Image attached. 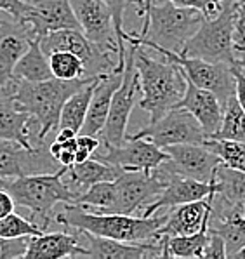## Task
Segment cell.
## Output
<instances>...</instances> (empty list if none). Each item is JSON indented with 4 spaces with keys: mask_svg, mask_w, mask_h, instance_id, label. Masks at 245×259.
<instances>
[{
    "mask_svg": "<svg viewBox=\"0 0 245 259\" xmlns=\"http://www.w3.org/2000/svg\"><path fill=\"white\" fill-rule=\"evenodd\" d=\"M214 185L216 193L231 204L245 207V170H236L219 164L214 174Z\"/></svg>",
    "mask_w": 245,
    "mask_h": 259,
    "instance_id": "cell-29",
    "label": "cell"
},
{
    "mask_svg": "<svg viewBox=\"0 0 245 259\" xmlns=\"http://www.w3.org/2000/svg\"><path fill=\"white\" fill-rule=\"evenodd\" d=\"M110 7L113 16V25H115L117 38H118V65H125V30H124V13L130 4V0H103Z\"/></svg>",
    "mask_w": 245,
    "mask_h": 259,
    "instance_id": "cell-35",
    "label": "cell"
},
{
    "mask_svg": "<svg viewBox=\"0 0 245 259\" xmlns=\"http://www.w3.org/2000/svg\"><path fill=\"white\" fill-rule=\"evenodd\" d=\"M94 78L82 77L73 78V80H61V78L53 77L43 82H28L18 78L13 94L14 105L19 110L28 111L38 122V127H40L38 139L47 141L49 134L59 127V117H61V110L66 99Z\"/></svg>",
    "mask_w": 245,
    "mask_h": 259,
    "instance_id": "cell-5",
    "label": "cell"
},
{
    "mask_svg": "<svg viewBox=\"0 0 245 259\" xmlns=\"http://www.w3.org/2000/svg\"><path fill=\"white\" fill-rule=\"evenodd\" d=\"M120 170L122 169H118L115 165L105 164V162L90 157L85 162H78V164L66 167L63 179L78 197L87 188H90V186L100 181H115Z\"/></svg>",
    "mask_w": 245,
    "mask_h": 259,
    "instance_id": "cell-25",
    "label": "cell"
},
{
    "mask_svg": "<svg viewBox=\"0 0 245 259\" xmlns=\"http://www.w3.org/2000/svg\"><path fill=\"white\" fill-rule=\"evenodd\" d=\"M169 160L162 167L181 176L199 179V181L212 183L217 165L221 160L212 153L204 143H181V145L164 146Z\"/></svg>",
    "mask_w": 245,
    "mask_h": 259,
    "instance_id": "cell-14",
    "label": "cell"
},
{
    "mask_svg": "<svg viewBox=\"0 0 245 259\" xmlns=\"http://www.w3.org/2000/svg\"><path fill=\"white\" fill-rule=\"evenodd\" d=\"M243 218H245V207H243Z\"/></svg>",
    "mask_w": 245,
    "mask_h": 259,
    "instance_id": "cell-45",
    "label": "cell"
},
{
    "mask_svg": "<svg viewBox=\"0 0 245 259\" xmlns=\"http://www.w3.org/2000/svg\"><path fill=\"white\" fill-rule=\"evenodd\" d=\"M75 232V230H73ZM63 257H89L87 247L82 245L78 233H40L28 240L25 259H63Z\"/></svg>",
    "mask_w": 245,
    "mask_h": 259,
    "instance_id": "cell-23",
    "label": "cell"
},
{
    "mask_svg": "<svg viewBox=\"0 0 245 259\" xmlns=\"http://www.w3.org/2000/svg\"><path fill=\"white\" fill-rule=\"evenodd\" d=\"M65 169L66 167H61L56 172L0 179V188L9 191L16 205L28 209L31 221L37 223L45 232L54 218L56 205L75 204L77 200V195L63 179Z\"/></svg>",
    "mask_w": 245,
    "mask_h": 259,
    "instance_id": "cell-4",
    "label": "cell"
},
{
    "mask_svg": "<svg viewBox=\"0 0 245 259\" xmlns=\"http://www.w3.org/2000/svg\"><path fill=\"white\" fill-rule=\"evenodd\" d=\"M117 198L115 181H100L78 195L75 204L94 212H112Z\"/></svg>",
    "mask_w": 245,
    "mask_h": 259,
    "instance_id": "cell-30",
    "label": "cell"
},
{
    "mask_svg": "<svg viewBox=\"0 0 245 259\" xmlns=\"http://www.w3.org/2000/svg\"><path fill=\"white\" fill-rule=\"evenodd\" d=\"M231 70L235 75V98L245 111V71L236 66H231Z\"/></svg>",
    "mask_w": 245,
    "mask_h": 259,
    "instance_id": "cell-42",
    "label": "cell"
},
{
    "mask_svg": "<svg viewBox=\"0 0 245 259\" xmlns=\"http://www.w3.org/2000/svg\"><path fill=\"white\" fill-rule=\"evenodd\" d=\"M28 0H0V13H6L19 23L25 21V18L28 16Z\"/></svg>",
    "mask_w": 245,
    "mask_h": 259,
    "instance_id": "cell-39",
    "label": "cell"
},
{
    "mask_svg": "<svg viewBox=\"0 0 245 259\" xmlns=\"http://www.w3.org/2000/svg\"><path fill=\"white\" fill-rule=\"evenodd\" d=\"M202 259H226V245L216 232L209 230V240L204 249Z\"/></svg>",
    "mask_w": 245,
    "mask_h": 259,
    "instance_id": "cell-40",
    "label": "cell"
},
{
    "mask_svg": "<svg viewBox=\"0 0 245 259\" xmlns=\"http://www.w3.org/2000/svg\"><path fill=\"white\" fill-rule=\"evenodd\" d=\"M105 153H94L92 157L105 164L115 165L122 170H153L169 160L167 151L146 138L129 136L120 145L105 146Z\"/></svg>",
    "mask_w": 245,
    "mask_h": 259,
    "instance_id": "cell-12",
    "label": "cell"
},
{
    "mask_svg": "<svg viewBox=\"0 0 245 259\" xmlns=\"http://www.w3.org/2000/svg\"><path fill=\"white\" fill-rule=\"evenodd\" d=\"M159 169L162 170L165 178V188L162 190V193L155 200L152 202L139 216L150 218L153 214L160 212V210L171 209V207L181 205V204H188V202H197V200H204V198L211 197L212 193H216V185L212 183H205L199 181V179L181 176V174L171 172L165 167L159 165Z\"/></svg>",
    "mask_w": 245,
    "mask_h": 259,
    "instance_id": "cell-16",
    "label": "cell"
},
{
    "mask_svg": "<svg viewBox=\"0 0 245 259\" xmlns=\"http://www.w3.org/2000/svg\"><path fill=\"white\" fill-rule=\"evenodd\" d=\"M214 138L235 139L245 143V111L236 101L235 94L223 105V120Z\"/></svg>",
    "mask_w": 245,
    "mask_h": 259,
    "instance_id": "cell-31",
    "label": "cell"
},
{
    "mask_svg": "<svg viewBox=\"0 0 245 259\" xmlns=\"http://www.w3.org/2000/svg\"><path fill=\"white\" fill-rule=\"evenodd\" d=\"M80 237L82 245L87 247L89 257L92 259H153L164 257V242H124L89 233L85 230H75Z\"/></svg>",
    "mask_w": 245,
    "mask_h": 259,
    "instance_id": "cell-17",
    "label": "cell"
},
{
    "mask_svg": "<svg viewBox=\"0 0 245 259\" xmlns=\"http://www.w3.org/2000/svg\"><path fill=\"white\" fill-rule=\"evenodd\" d=\"M204 145L219 158L221 164L236 170H245V143L224 138H207Z\"/></svg>",
    "mask_w": 245,
    "mask_h": 259,
    "instance_id": "cell-32",
    "label": "cell"
},
{
    "mask_svg": "<svg viewBox=\"0 0 245 259\" xmlns=\"http://www.w3.org/2000/svg\"><path fill=\"white\" fill-rule=\"evenodd\" d=\"M136 138H146L157 146L164 148L169 145H181V143H204L205 133L202 125L188 110L176 106L159 120L148 122L141 131L132 134Z\"/></svg>",
    "mask_w": 245,
    "mask_h": 259,
    "instance_id": "cell-11",
    "label": "cell"
},
{
    "mask_svg": "<svg viewBox=\"0 0 245 259\" xmlns=\"http://www.w3.org/2000/svg\"><path fill=\"white\" fill-rule=\"evenodd\" d=\"M240 2H243V4H245V0H240Z\"/></svg>",
    "mask_w": 245,
    "mask_h": 259,
    "instance_id": "cell-46",
    "label": "cell"
},
{
    "mask_svg": "<svg viewBox=\"0 0 245 259\" xmlns=\"http://www.w3.org/2000/svg\"><path fill=\"white\" fill-rule=\"evenodd\" d=\"M219 9L202 21L193 37L184 44L181 54L214 63L236 66L245 71V63L233 47V25L236 18V0H217Z\"/></svg>",
    "mask_w": 245,
    "mask_h": 259,
    "instance_id": "cell-6",
    "label": "cell"
},
{
    "mask_svg": "<svg viewBox=\"0 0 245 259\" xmlns=\"http://www.w3.org/2000/svg\"><path fill=\"white\" fill-rule=\"evenodd\" d=\"M236 2H238V7H236L235 25H233V47L245 63V4L240 0Z\"/></svg>",
    "mask_w": 245,
    "mask_h": 259,
    "instance_id": "cell-36",
    "label": "cell"
},
{
    "mask_svg": "<svg viewBox=\"0 0 245 259\" xmlns=\"http://www.w3.org/2000/svg\"><path fill=\"white\" fill-rule=\"evenodd\" d=\"M40 47L47 56L54 51H70L75 56H78L85 66V77L90 78L124 68L113 59V53L101 49L100 46L90 42L84 35V31L77 30V28L51 31L40 38Z\"/></svg>",
    "mask_w": 245,
    "mask_h": 259,
    "instance_id": "cell-8",
    "label": "cell"
},
{
    "mask_svg": "<svg viewBox=\"0 0 245 259\" xmlns=\"http://www.w3.org/2000/svg\"><path fill=\"white\" fill-rule=\"evenodd\" d=\"M117 198L112 212L136 214L146 209L165 188V178L157 167L153 170H120L115 179Z\"/></svg>",
    "mask_w": 245,
    "mask_h": 259,
    "instance_id": "cell-10",
    "label": "cell"
},
{
    "mask_svg": "<svg viewBox=\"0 0 245 259\" xmlns=\"http://www.w3.org/2000/svg\"><path fill=\"white\" fill-rule=\"evenodd\" d=\"M125 49V65L124 75H122V83L115 91L110 106V113L106 118V123L100 133V139L103 146L108 145H120L127 138V125L130 120V113L134 110L136 103V94L139 91V77L136 70V46L130 42Z\"/></svg>",
    "mask_w": 245,
    "mask_h": 259,
    "instance_id": "cell-7",
    "label": "cell"
},
{
    "mask_svg": "<svg viewBox=\"0 0 245 259\" xmlns=\"http://www.w3.org/2000/svg\"><path fill=\"white\" fill-rule=\"evenodd\" d=\"M13 75L16 78H19V80L28 82H43L54 77L49 65V56L42 51L38 38L31 40L28 51L16 63Z\"/></svg>",
    "mask_w": 245,
    "mask_h": 259,
    "instance_id": "cell-26",
    "label": "cell"
},
{
    "mask_svg": "<svg viewBox=\"0 0 245 259\" xmlns=\"http://www.w3.org/2000/svg\"><path fill=\"white\" fill-rule=\"evenodd\" d=\"M144 23L141 33L125 31V42L143 46L144 49H162L181 53L207 16L199 9L179 7L169 0H146Z\"/></svg>",
    "mask_w": 245,
    "mask_h": 259,
    "instance_id": "cell-1",
    "label": "cell"
},
{
    "mask_svg": "<svg viewBox=\"0 0 245 259\" xmlns=\"http://www.w3.org/2000/svg\"><path fill=\"white\" fill-rule=\"evenodd\" d=\"M40 127L38 122L28 113L14 105L13 96H0V141H13L31 148L38 143Z\"/></svg>",
    "mask_w": 245,
    "mask_h": 259,
    "instance_id": "cell-20",
    "label": "cell"
},
{
    "mask_svg": "<svg viewBox=\"0 0 245 259\" xmlns=\"http://www.w3.org/2000/svg\"><path fill=\"white\" fill-rule=\"evenodd\" d=\"M54 219L70 230H85L100 237L124 242H144L159 240L157 233L165 221V212L143 218L134 214L94 212L77 204H63V210L54 214Z\"/></svg>",
    "mask_w": 245,
    "mask_h": 259,
    "instance_id": "cell-2",
    "label": "cell"
},
{
    "mask_svg": "<svg viewBox=\"0 0 245 259\" xmlns=\"http://www.w3.org/2000/svg\"><path fill=\"white\" fill-rule=\"evenodd\" d=\"M136 46V44H134ZM136 70L139 77V91L143 98L139 108L150 115V122L176 108L186 93V75L172 61H159L136 46Z\"/></svg>",
    "mask_w": 245,
    "mask_h": 259,
    "instance_id": "cell-3",
    "label": "cell"
},
{
    "mask_svg": "<svg viewBox=\"0 0 245 259\" xmlns=\"http://www.w3.org/2000/svg\"><path fill=\"white\" fill-rule=\"evenodd\" d=\"M30 237L19 238H4L0 237V259H18L25 257L28 249Z\"/></svg>",
    "mask_w": 245,
    "mask_h": 259,
    "instance_id": "cell-37",
    "label": "cell"
},
{
    "mask_svg": "<svg viewBox=\"0 0 245 259\" xmlns=\"http://www.w3.org/2000/svg\"><path fill=\"white\" fill-rule=\"evenodd\" d=\"M4 14L0 13V93L16 82L14 66L33 40L28 26L11 16L4 18Z\"/></svg>",
    "mask_w": 245,
    "mask_h": 259,
    "instance_id": "cell-18",
    "label": "cell"
},
{
    "mask_svg": "<svg viewBox=\"0 0 245 259\" xmlns=\"http://www.w3.org/2000/svg\"><path fill=\"white\" fill-rule=\"evenodd\" d=\"M43 230L37 223L30 219L19 216L16 212L7 214L6 218L0 219V237L4 238H19V237H33V235H40Z\"/></svg>",
    "mask_w": 245,
    "mask_h": 259,
    "instance_id": "cell-34",
    "label": "cell"
},
{
    "mask_svg": "<svg viewBox=\"0 0 245 259\" xmlns=\"http://www.w3.org/2000/svg\"><path fill=\"white\" fill-rule=\"evenodd\" d=\"M97 80H100V77L90 80L89 83H85L82 89H78L77 93L66 99V103L63 105V110H61L58 129L68 127V129H73V131H77V133H80L82 125H84V122H85L87 110H89V105H90V98H92L94 87H96Z\"/></svg>",
    "mask_w": 245,
    "mask_h": 259,
    "instance_id": "cell-27",
    "label": "cell"
},
{
    "mask_svg": "<svg viewBox=\"0 0 245 259\" xmlns=\"http://www.w3.org/2000/svg\"><path fill=\"white\" fill-rule=\"evenodd\" d=\"M28 6L30 11L23 25L28 26L33 38L40 40L51 31L65 28L80 30L70 0H28Z\"/></svg>",
    "mask_w": 245,
    "mask_h": 259,
    "instance_id": "cell-19",
    "label": "cell"
},
{
    "mask_svg": "<svg viewBox=\"0 0 245 259\" xmlns=\"http://www.w3.org/2000/svg\"><path fill=\"white\" fill-rule=\"evenodd\" d=\"M216 2H217V0H216Z\"/></svg>",
    "mask_w": 245,
    "mask_h": 259,
    "instance_id": "cell-47",
    "label": "cell"
},
{
    "mask_svg": "<svg viewBox=\"0 0 245 259\" xmlns=\"http://www.w3.org/2000/svg\"><path fill=\"white\" fill-rule=\"evenodd\" d=\"M101 146V139L90 134H77V153H75V164L85 162L90 158Z\"/></svg>",
    "mask_w": 245,
    "mask_h": 259,
    "instance_id": "cell-38",
    "label": "cell"
},
{
    "mask_svg": "<svg viewBox=\"0 0 245 259\" xmlns=\"http://www.w3.org/2000/svg\"><path fill=\"white\" fill-rule=\"evenodd\" d=\"M211 197L171 207L165 212V221L162 223L157 237H181V235H193L200 232L204 226L209 225Z\"/></svg>",
    "mask_w": 245,
    "mask_h": 259,
    "instance_id": "cell-21",
    "label": "cell"
},
{
    "mask_svg": "<svg viewBox=\"0 0 245 259\" xmlns=\"http://www.w3.org/2000/svg\"><path fill=\"white\" fill-rule=\"evenodd\" d=\"M177 106L188 110L199 120L205 133V139L216 136L221 127V120H223V103L212 91L199 87L188 80L186 93Z\"/></svg>",
    "mask_w": 245,
    "mask_h": 259,
    "instance_id": "cell-22",
    "label": "cell"
},
{
    "mask_svg": "<svg viewBox=\"0 0 245 259\" xmlns=\"http://www.w3.org/2000/svg\"><path fill=\"white\" fill-rule=\"evenodd\" d=\"M169 2L176 4L179 7H191V9H199L205 16H212L219 9V2L216 0H169Z\"/></svg>",
    "mask_w": 245,
    "mask_h": 259,
    "instance_id": "cell-41",
    "label": "cell"
},
{
    "mask_svg": "<svg viewBox=\"0 0 245 259\" xmlns=\"http://www.w3.org/2000/svg\"><path fill=\"white\" fill-rule=\"evenodd\" d=\"M130 4H132V6H136L137 14L143 16V13H144V7H146V0H130Z\"/></svg>",
    "mask_w": 245,
    "mask_h": 259,
    "instance_id": "cell-44",
    "label": "cell"
},
{
    "mask_svg": "<svg viewBox=\"0 0 245 259\" xmlns=\"http://www.w3.org/2000/svg\"><path fill=\"white\" fill-rule=\"evenodd\" d=\"M49 65L53 75L61 80H73V78L85 77V66L78 56L70 51H54L49 54Z\"/></svg>",
    "mask_w": 245,
    "mask_h": 259,
    "instance_id": "cell-33",
    "label": "cell"
},
{
    "mask_svg": "<svg viewBox=\"0 0 245 259\" xmlns=\"http://www.w3.org/2000/svg\"><path fill=\"white\" fill-rule=\"evenodd\" d=\"M164 242V257H184L193 259L204 256V249L209 240V225L193 235L181 237H159Z\"/></svg>",
    "mask_w": 245,
    "mask_h": 259,
    "instance_id": "cell-28",
    "label": "cell"
},
{
    "mask_svg": "<svg viewBox=\"0 0 245 259\" xmlns=\"http://www.w3.org/2000/svg\"><path fill=\"white\" fill-rule=\"evenodd\" d=\"M122 75L124 68H118L112 73L101 75L94 87L92 98H90V105L87 110L85 122L80 129V134H90V136H100L106 123L110 113V106H112V99L115 91L122 83Z\"/></svg>",
    "mask_w": 245,
    "mask_h": 259,
    "instance_id": "cell-24",
    "label": "cell"
},
{
    "mask_svg": "<svg viewBox=\"0 0 245 259\" xmlns=\"http://www.w3.org/2000/svg\"><path fill=\"white\" fill-rule=\"evenodd\" d=\"M153 51L165 56V59H169V61L176 63L184 71L189 82L212 91L223 105L235 94V75H233L230 65L207 61V59L200 58H189V56L162 49V47H155Z\"/></svg>",
    "mask_w": 245,
    "mask_h": 259,
    "instance_id": "cell-9",
    "label": "cell"
},
{
    "mask_svg": "<svg viewBox=\"0 0 245 259\" xmlns=\"http://www.w3.org/2000/svg\"><path fill=\"white\" fill-rule=\"evenodd\" d=\"M80 30L101 49L118 54V38L113 16L103 0H70Z\"/></svg>",
    "mask_w": 245,
    "mask_h": 259,
    "instance_id": "cell-15",
    "label": "cell"
},
{
    "mask_svg": "<svg viewBox=\"0 0 245 259\" xmlns=\"http://www.w3.org/2000/svg\"><path fill=\"white\" fill-rule=\"evenodd\" d=\"M14 207H16V202H14V198L11 197L9 191L0 188V219L6 218L7 214L14 212Z\"/></svg>",
    "mask_w": 245,
    "mask_h": 259,
    "instance_id": "cell-43",
    "label": "cell"
},
{
    "mask_svg": "<svg viewBox=\"0 0 245 259\" xmlns=\"http://www.w3.org/2000/svg\"><path fill=\"white\" fill-rule=\"evenodd\" d=\"M58 169H61V165L51 155L47 141L31 148L13 141H0V179L56 172Z\"/></svg>",
    "mask_w": 245,
    "mask_h": 259,
    "instance_id": "cell-13",
    "label": "cell"
}]
</instances>
